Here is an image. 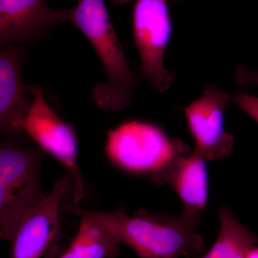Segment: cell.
<instances>
[{"instance_id":"cell-7","label":"cell","mask_w":258,"mask_h":258,"mask_svg":"<svg viewBox=\"0 0 258 258\" xmlns=\"http://www.w3.org/2000/svg\"><path fill=\"white\" fill-rule=\"evenodd\" d=\"M230 103V95L212 84L185 108L194 150L207 161L226 159L235 149V137L225 128V113Z\"/></svg>"},{"instance_id":"cell-10","label":"cell","mask_w":258,"mask_h":258,"mask_svg":"<svg viewBox=\"0 0 258 258\" xmlns=\"http://www.w3.org/2000/svg\"><path fill=\"white\" fill-rule=\"evenodd\" d=\"M25 50L18 45L0 48V135L25 137L22 123L32 102V95L22 75Z\"/></svg>"},{"instance_id":"cell-9","label":"cell","mask_w":258,"mask_h":258,"mask_svg":"<svg viewBox=\"0 0 258 258\" xmlns=\"http://www.w3.org/2000/svg\"><path fill=\"white\" fill-rule=\"evenodd\" d=\"M70 10L45 0H0V48L33 40L69 22Z\"/></svg>"},{"instance_id":"cell-11","label":"cell","mask_w":258,"mask_h":258,"mask_svg":"<svg viewBox=\"0 0 258 258\" xmlns=\"http://www.w3.org/2000/svg\"><path fill=\"white\" fill-rule=\"evenodd\" d=\"M206 161L196 151H186L152 174L151 179L156 184L170 185L184 204V210L201 212L208 200Z\"/></svg>"},{"instance_id":"cell-15","label":"cell","mask_w":258,"mask_h":258,"mask_svg":"<svg viewBox=\"0 0 258 258\" xmlns=\"http://www.w3.org/2000/svg\"><path fill=\"white\" fill-rule=\"evenodd\" d=\"M235 81L239 86L250 88L258 86V71L248 69L245 64H240L235 70Z\"/></svg>"},{"instance_id":"cell-12","label":"cell","mask_w":258,"mask_h":258,"mask_svg":"<svg viewBox=\"0 0 258 258\" xmlns=\"http://www.w3.org/2000/svg\"><path fill=\"white\" fill-rule=\"evenodd\" d=\"M77 235L59 258H115L122 242L98 222L81 217Z\"/></svg>"},{"instance_id":"cell-17","label":"cell","mask_w":258,"mask_h":258,"mask_svg":"<svg viewBox=\"0 0 258 258\" xmlns=\"http://www.w3.org/2000/svg\"><path fill=\"white\" fill-rule=\"evenodd\" d=\"M113 1L116 3V4L123 5L125 4V3H130L132 0H113Z\"/></svg>"},{"instance_id":"cell-2","label":"cell","mask_w":258,"mask_h":258,"mask_svg":"<svg viewBox=\"0 0 258 258\" xmlns=\"http://www.w3.org/2000/svg\"><path fill=\"white\" fill-rule=\"evenodd\" d=\"M69 22L87 37L106 70V81L93 90L97 106L108 113L128 108L140 80L129 66L104 1L78 0Z\"/></svg>"},{"instance_id":"cell-8","label":"cell","mask_w":258,"mask_h":258,"mask_svg":"<svg viewBox=\"0 0 258 258\" xmlns=\"http://www.w3.org/2000/svg\"><path fill=\"white\" fill-rule=\"evenodd\" d=\"M72 190L64 176L54 184L19 226L12 242L10 258H40L60 234L59 214L63 200Z\"/></svg>"},{"instance_id":"cell-6","label":"cell","mask_w":258,"mask_h":258,"mask_svg":"<svg viewBox=\"0 0 258 258\" xmlns=\"http://www.w3.org/2000/svg\"><path fill=\"white\" fill-rule=\"evenodd\" d=\"M32 102L22 129L39 147L66 168L72 182L74 203L84 195L82 176L78 164V139L72 126L61 119L45 98L43 90L28 86Z\"/></svg>"},{"instance_id":"cell-1","label":"cell","mask_w":258,"mask_h":258,"mask_svg":"<svg viewBox=\"0 0 258 258\" xmlns=\"http://www.w3.org/2000/svg\"><path fill=\"white\" fill-rule=\"evenodd\" d=\"M61 210L98 222L133 249L139 258L199 257L205 249L199 232L200 212L184 210L181 216L139 210L132 216L121 211L85 210L64 199Z\"/></svg>"},{"instance_id":"cell-13","label":"cell","mask_w":258,"mask_h":258,"mask_svg":"<svg viewBox=\"0 0 258 258\" xmlns=\"http://www.w3.org/2000/svg\"><path fill=\"white\" fill-rule=\"evenodd\" d=\"M220 230L211 248L198 258H246L258 244V236L244 227L228 208L218 212Z\"/></svg>"},{"instance_id":"cell-3","label":"cell","mask_w":258,"mask_h":258,"mask_svg":"<svg viewBox=\"0 0 258 258\" xmlns=\"http://www.w3.org/2000/svg\"><path fill=\"white\" fill-rule=\"evenodd\" d=\"M41 152L18 139L0 140V238L11 241L45 194L40 184Z\"/></svg>"},{"instance_id":"cell-4","label":"cell","mask_w":258,"mask_h":258,"mask_svg":"<svg viewBox=\"0 0 258 258\" xmlns=\"http://www.w3.org/2000/svg\"><path fill=\"white\" fill-rule=\"evenodd\" d=\"M189 147L171 138L161 127L148 122H125L107 134L106 152L120 169L150 176Z\"/></svg>"},{"instance_id":"cell-14","label":"cell","mask_w":258,"mask_h":258,"mask_svg":"<svg viewBox=\"0 0 258 258\" xmlns=\"http://www.w3.org/2000/svg\"><path fill=\"white\" fill-rule=\"evenodd\" d=\"M231 103L239 107L258 123V97L237 93L231 96Z\"/></svg>"},{"instance_id":"cell-5","label":"cell","mask_w":258,"mask_h":258,"mask_svg":"<svg viewBox=\"0 0 258 258\" xmlns=\"http://www.w3.org/2000/svg\"><path fill=\"white\" fill-rule=\"evenodd\" d=\"M179 1L135 0L134 5L132 30L142 76L159 93L167 91L176 78L164 66V57L173 35L169 5Z\"/></svg>"},{"instance_id":"cell-16","label":"cell","mask_w":258,"mask_h":258,"mask_svg":"<svg viewBox=\"0 0 258 258\" xmlns=\"http://www.w3.org/2000/svg\"><path fill=\"white\" fill-rule=\"evenodd\" d=\"M246 258H258V247L255 246L251 249Z\"/></svg>"}]
</instances>
